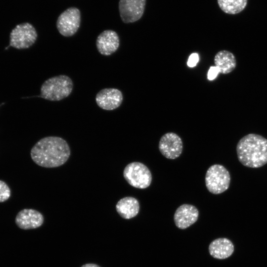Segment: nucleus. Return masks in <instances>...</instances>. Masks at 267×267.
Segmentation results:
<instances>
[{
	"label": "nucleus",
	"instance_id": "obj_1",
	"mask_svg": "<svg viewBox=\"0 0 267 267\" xmlns=\"http://www.w3.org/2000/svg\"><path fill=\"white\" fill-rule=\"evenodd\" d=\"M67 141L58 136H47L39 140L32 147L30 155L37 165L48 168L59 167L70 156Z\"/></svg>",
	"mask_w": 267,
	"mask_h": 267
},
{
	"label": "nucleus",
	"instance_id": "obj_2",
	"mask_svg": "<svg viewBox=\"0 0 267 267\" xmlns=\"http://www.w3.org/2000/svg\"><path fill=\"white\" fill-rule=\"evenodd\" d=\"M236 149L239 161L245 167L257 168L267 163V139L261 135L250 134L243 136Z\"/></svg>",
	"mask_w": 267,
	"mask_h": 267
},
{
	"label": "nucleus",
	"instance_id": "obj_3",
	"mask_svg": "<svg viewBox=\"0 0 267 267\" xmlns=\"http://www.w3.org/2000/svg\"><path fill=\"white\" fill-rule=\"evenodd\" d=\"M73 83L64 75L52 77L45 81L41 88V97L50 101H59L71 93Z\"/></svg>",
	"mask_w": 267,
	"mask_h": 267
},
{
	"label": "nucleus",
	"instance_id": "obj_4",
	"mask_svg": "<svg viewBox=\"0 0 267 267\" xmlns=\"http://www.w3.org/2000/svg\"><path fill=\"white\" fill-rule=\"evenodd\" d=\"M230 182V174L222 165L214 164L207 171L205 184L211 193L220 194L223 193L228 188Z\"/></svg>",
	"mask_w": 267,
	"mask_h": 267
},
{
	"label": "nucleus",
	"instance_id": "obj_5",
	"mask_svg": "<svg viewBox=\"0 0 267 267\" xmlns=\"http://www.w3.org/2000/svg\"><path fill=\"white\" fill-rule=\"evenodd\" d=\"M123 176L131 186L139 189L147 188L152 182V175L148 167L138 162L128 164L123 171Z\"/></svg>",
	"mask_w": 267,
	"mask_h": 267
},
{
	"label": "nucleus",
	"instance_id": "obj_6",
	"mask_svg": "<svg viewBox=\"0 0 267 267\" xmlns=\"http://www.w3.org/2000/svg\"><path fill=\"white\" fill-rule=\"evenodd\" d=\"M37 37L34 26L28 22L23 23L11 31L9 45L18 49L28 48L35 43Z\"/></svg>",
	"mask_w": 267,
	"mask_h": 267
},
{
	"label": "nucleus",
	"instance_id": "obj_7",
	"mask_svg": "<svg viewBox=\"0 0 267 267\" xmlns=\"http://www.w3.org/2000/svg\"><path fill=\"white\" fill-rule=\"evenodd\" d=\"M80 11L76 7H71L64 11L58 17L56 27L61 35L65 37L74 35L80 27Z\"/></svg>",
	"mask_w": 267,
	"mask_h": 267
},
{
	"label": "nucleus",
	"instance_id": "obj_8",
	"mask_svg": "<svg viewBox=\"0 0 267 267\" xmlns=\"http://www.w3.org/2000/svg\"><path fill=\"white\" fill-rule=\"evenodd\" d=\"M146 0H120L119 9L122 20L125 23H133L142 16Z\"/></svg>",
	"mask_w": 267,
	"mask_h": 267
},
{
	"label": "nucleus",
	"instance_id": "obj_9",
	"mask_svg": "<svg viewBox=\"0 0 267 267\" xmlns=\"http://www.w3.org/2000/svg\"><path fill=\"white\" fill-rule=\"evenodd\" d=\"M159 149L166 158L175 159L181 154L183 143L181 138L174 133H167L163 135L159 142Z\"/></svg>",
	"mask_w": 267,
	"mask_h": 267
},
{
	"label": "nucleus",
	"instance_id": "obj_10",
	"mask_svg": "<svg viewBox=\"0 0 267 267\" xmlns=\"http://www.w3.org/2000/svg\"><path fill=\"white\" fill-rule=\"evenodd\" d=\"M123 99L121 91L114 88L103 89L96 94L95 101L97 105L105 110H112L119 107Z\"/></svg>",
	"mask_w": 267,
	"mask_h": 267
},
{
	"label": "nucleus",
	"instance_id": "obj_11",
	"mask_svg": "<svg viewBox=\"0 0 267 267\" xmlns=\"http://www.w3.org/2000/svg\"><path fill=\"white\" fill-rule=\"evenodd\" d=\"M199 211L197 208L191 204H184L176 210L174 220L176 225L180 229H185L198 220Z\"/></svg>",
	"mask_w": 267,
	"mask_h": 267
},
{
	"label": "nucleus",
	"instance_id": "obj_12",
	"mask_svg": "<svg viewBox=\"0 0 267 267\" xmlns=\"http://www.w3.org/2000/svg\"><path fill=\"white\" fill-rule=\"evenodd\" d=\"M43 215L32 209H24L17 214L15 222L18 227L22 229H31L38 228L44 222Z\"/></svg>",
	"mask_w": 267,
	"mask_h": 267
},
{
	"label": "nucleus",
	"instance_id": "obj_13",
	"mask_svg": "<svg viewBox=\"0 0 267 267\" xmlns=\"http://www.w3.org/2000/svg\"><path fill=\"white\" fill-rule=\"evenodd\" d=\"M120 40L117 33L107 30L101 33L97 38L96 45L98 52L102 55L108 56L118 48Z\"/></svg>",
	"mask_w": 267,
	"mask_h": 267
},
{
	"label": "nucleus",
	"instance_id": "obj_14",
	"mask_svg": "<svg viewBox=\"0 0 267 267\" xmlns=\"http://www.w3.org/2000/svg\"><path fill=\"white\" fill-rule=\"evenodd\" d=\"M234 251L231 241L226 238H219L213 240L209 246L210 254L214 258L224 259L230 257Z\"/></svg>",
	"mask_w": 267,
	"mask_h": 267
},
{
	"label": "nucleus",
	"instance_id": "obj_15",
	"mask_svg": "<svg viewBox=\"0 0 267 267\" xmlns=\"http://www.w3.org/2000/svg\"><path fill=\"white\" fill-rule=\"evenodd\" d=\"M140 205L138 201L131 196L125 197L118 201L116 209L119 215L125 219H130L138 213Z\"/></svg>",
	"mask_w": 267,
	"mask_h": 267
},
{
	"label": "nucleus",
	"instance_id": "obj_16",
	"mask_svg": "<svg viewBox=\"0 0 267 267\" xmlns=\"http://www.w3.org/2000/svg\"><path fill=\"white\" fill-rule=\"evenodd\" d=\"M214 63L219 71L222 74H228L236 67L235 57L230 51L223 50L219 51L215 56Z\"/></svg>",
	"mask_w": 267,
	"mask_h": 267
},
{
	"label": "nucleus",
	"instance_id": "obj_17",
	"mask_svg": "<svg viewBox=\"0 0 267 267\" xmlns=\"http://www.w3.org/2000/svg\"><path fill=\"white\" fill-rule=\"evenodd\" d=\"M220 8L229 14H236L246 7L248 0H217Z\"/></svg>",
	"mask_w": 267,
	"mask_h": 267
},
{
	"label": "nucleus",
	"instance_id": "obj_18",
	"mask_svg": "<svg viewBox=\"0 0 267 267\" xmlns=\"http://www.w3.org/2000/svg\"><path fill=\"white\" fill-rule=\"evenodd\" d=\"M11 195V191L8 185L0 180V203L7 200Z\"/></svg>",
	"mask_w": 267,
	"mask_h": 267
},
{
	"label": "nucleus",
	"instance_id": "obj_19",
	"mask_svg": "<svg viewBox=\"0 0 267 267\" xmlns=\"http://www.w3.org/2000/svg\"><path fill=\"white\" fill-rule=\"evenodd\" d=\"M219 73L220 71L217 66H211L208 72V79L210 81L214 80L216 78Z\"/></svg>",
	"mask_w": 267,
	"mask_h": 267
},
{
	"label": "nucleus",
	"instance_id": "obj_20",
	"mask_svg": "<svg viewBox=\"0 0 267 267\" xmlns=\"http://www.w3.org/2000/svg\"><path fill=\"white\" fill-rule=\"evenodd\" d=\"M199 60V55L197 53H192L189 57L187 61V65L189 67H195Z\"/></svg>",
	"mask_w": 267,
	"mask_h": 267
},
{
	"label": "nucleus",
	"instance_id": "obj_21",
	"mask_svg": "<svg viewBox=\"0 0 267 267\" xmlns=\"http://www.w3.org/2000/svg\"><path fill=\"white\" fill-rule=\"evenodd\" d=\"M81 267H100L97 265L93 264H88L83 265Z\"/></svg>",
	"mask_w": 267,
	"mask_h": 267
}]
</instances>
